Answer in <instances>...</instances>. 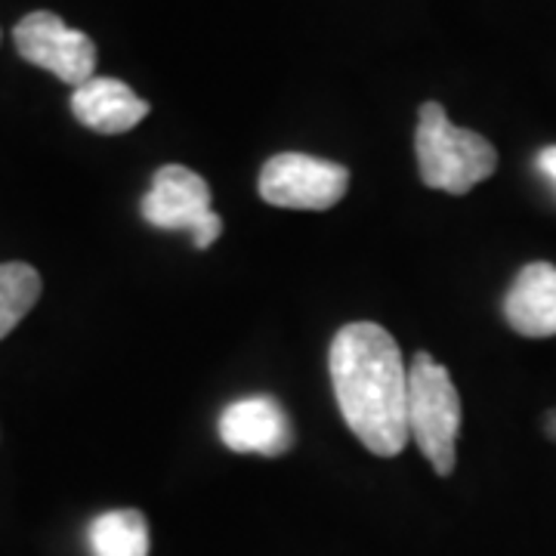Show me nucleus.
<instances>
[{
  "label": "nucleus",
  "mask_w": 556,
  "mask_h": 556,
  "mask_svg": "<svg viewBox=\"0 0 556 556\" xmlns=\"http://www.w3.org/2000/svg\"><path fill=\"white\" fill-rule=\"evenodd\" d=\"M331 387L343 420L380 457L408 445V371L399 343L375 321L343 325L328 353Z\"/></svg>",
  "instance_id": "f257e3e1"
},
{
  "label": "nucleus",
  "mask_w": 556,
  "mask_h": 556,
  "mask_svg": "<svg viewBox=\"0 0 556 556\" xmlns=\"http://www.w3.org/2000/svg\"><path fill=\"white\" fill-rule=\"evenodd\" d=\"M415 152L424 186L448 195H467L497 167L495 146L473 130L452 124L439 102H424L420 109Z\"/></svg>",
  "instance_id": "f03ea898"
},
{
  "label": "nucleus",
  "mask_w": 556,
  "mask_h": 556,
  "mask_svg": "<svg viewBox=\"0 0 556 556\" xmlns=\"http://www.w3.org/2000/svg\"><path fill=\"white\" fill-rule=\"evenodd\" d=\"M457 433L460 396L448 368L430 353H415L408 368V439H415L439 477L455 470Z\"/></svg>",
  "instance_id": "7ed1b4c3"
},
{
  "label": "nucleus",
  "mask_w": 556,
  "mask_h": 556,
  "mask_svg": "<svg viewBox=\"0 0 556 556\" xmlns=\"http://www.w3.org/2000/svg\"><path fill=\"white\" fill-rule=\"evenodd\" d=\"M146 223L164 232H189L195 248H211L223 232V219L211 207L204 177L182 164H167L152 177V189L139 204Z\"/></svg>",
  "instance_id": "20e7f679"
},
{
  "label": "nucleus",
  "mask_w": 556,
  "mask_h": 556,
  "mask_svg": "<svg viewBox=\"0 0 556 556\" xmlns=\"http://www.w3.org/2000/svg\"><path fill=\"white\" fill-rule=\"evenodd\" d=\"M260 199L288 211H328L350 189V170L338 161L281 152L260 170Z\"/></svg>",
  "instance_id": "39448f33"
},
{
  "label": "nucleus",
  "mask_w": 556,
  "mask_h": 556,
  "mask_svg": "<svg viewBox=\"0 0 556 556\" xmlns=\"http://www.w3.org/2000/svg\"><path fill=\"white\" fill-rule=\"evenodd\" d=\"M13 40L22 60L56 75L68 87L97 78V43L78 28L65 25L56 13H28L13 28Z\"/></svg>",
  "instance_id": "423d86ee"
},
{
  "label": "nucleus",
  "mask_w": 556,
  "mask_h": 556,
  "mask_svg": "<svg viewBox=\"0 0 556 556\" xmlns=\"http://www.w3.org/2000/svg\"><path fill=\"white\" fill-rule=\"evenodd\" d=\"M219 439L236 455H285L294 442L291 420L273 396H248L219 415Z\"/></svg>",
  "instance_id": "0eeeda50"
},
{
  "label": "nucleus",
  "mask_w": 556,
  "mask_h": 556,
  "mask_svg": "<svg viewBox=\"0 0 556 556\" xmlns=\"http://www.w3.org/2000/svg\"><path fill=\"white\" fill-rule=\"evenodd\" d=\"M72 115L87 127L105 137L127 134L149 115V102L137 97L118 78H90L72 90Z\"/></svg>",
  "instance_id": "6e6552de"
},
{
  "label": "nucleus",
  "mask_w": 556,
  "mask_h": 556,
  "mask_svg": "<svg viewBox=\"0 0 556 556\" xmlns=\"http://www.w3.org/2000/svg\"><path fill=\"white\" fill-rule=\"evenodd\" d=\"M504 318L522 338L556 334V266L529 263L504 298Z\"/></svg>",
  "instance_id": "1a4fd4ad"
},
{
  "label": "nucleus",
  "mask_w": 556,
  "mask_h": 556,
  "mask_svg": "<svg viewBox=\"0 0 556 556\" xmlns=\"http://www.w3.org/2000/svg\"><path fill=\"white\" fill-rule=\"evenodd\" d=\"M93 556H149V522L139 510H109L90 522Z\"/></svg>",
  "instance_id": "9d476101"
},
{
  "label": "nucleus",
  "mask_w": 556,
  "mask_h": 556,
  "mask_svg": "<svg viewBox=\"0 0 556 556\" xmlns=\"http://www.w3.org/2000/svg\"><path fill=\"white\" fill-rule=\"evenodd\" d=\"M40 298V276L28 263H0V340L31 313Z\"/></svg>",
  "instance_id": "9b49d317"
},
{
  "label": "nucleus",
  "mask_w": 556,
  "mask_h": 556,
  "mask_svg": "<svg viewBox=\"0 0 556 556\" xmlns=\"http://www.w3.org/2000/svg\"><path fill=\"white\" fill-rule=\"evenodd\" d=\"M535 164H538V170H541V174H544V177L551 179V182L556 186V146L541 149V152H538Z\"/></svg>",
  "instance_id": "f8f14e48"
},
{
  "label": "nucleus",
  "mask_w": 556,
  "mask_h": 556,
  "mask_svg": "<svg viewBox=\"0 0 556 556\" xmlns=\"http://www.w3.org/2000/svg\"><path fill=\"white\" fill-rule=\"evenodd\" d=\"M544 433L556 442V408H551V412L544 415Z\"/></svg>",
  "instance_id": "ddd939ff"
}]
</instances>
